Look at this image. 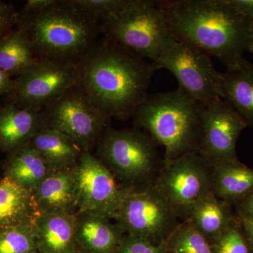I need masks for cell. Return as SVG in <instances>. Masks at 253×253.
<instances>
[{"label":"cell","instance_id":"6da1fadb","mask_svg":"<svg viewBox=\"0 0 253 253\" xmlns=\"http://www.w3.org/2000/svg\"><path fill=\"white\" fill-rule=\"evenodd\" d=\"M79 84L108 118L126 121L147 97L152 63L102 36L77 64Z\"/></svg>","mask_w":253,"mask_h":253},{"label":"cell","instance_id":"7a4b0ae2","mask_svg":"<svg viewBox=\"0 0 253 253\" xmlns=\"http://www.w3.org/2000/svg\"><path fill=\"white\" fill-rule=\"evenodd\" d=\"M178 41L220 60L227 70L244 61L251 21L227 0L157 1Z\"/></svg>","mask_w":253,"mask_h":253},{"label":"cell","instance_id":"3957f363","mask_svg":"<svg viewBox=\"0 0 253 253\" xmlns=\"http://www.w3.org/2000/svg\"><path fill=\"white\" fill-rule=\"evenodd\" d=\"M16 24L38 60L78 64L101 35L100 21L75 0H49L31 12L18 13Z\"/></svg>","mask_w":253,"mask_h":253},{"label":"cell","instance_id":"277c9868","mask_svg":"<svg viewBox=\"0 0 253 253\" xmlns=\"http://www.w3.org/2000/svg\"><path fill=\"white\" fill-rule=\"evenodd\" d=\"M205 107L178 87L148 95L132 118L136 126L164 147V161H172L199 154Z\"/></svg>","mask_w":253,"mask_h":253},{"label":"cell","instance_id":"5b68a950","mask_svg":"<svg viewBox=\"0 0 253 253\" xmlns=\"http://www.w3.org/2000/svg\"><path fill=\"white\" fill-rule=\"evenodd\" d=\"M100 26L102 36L152 63L179 41L157 1L130 0Z\"/></svg>","mask_w":253,"mask_h":253},{"label":"cell","instance_id":"8992f818","mask_svg":"<svg viewBox=\"0 0 253 253\" xmlns=\"http://www.w3.org/2000/svg\"><path fill=\"white\" fill-rule=\"evenodd\" d=\"M96 149L95 156L116 179L129 187L149 182L159 174L164 161L158 152L157 144L139 129L107 127Z\"/></svg>","mask_w":253,"mask_h":253},{"label":"cell","instance_id":"52a82bcc","mask_svg":"<svg viewBox=\"0 0 253 253\" xmlns=\"http://www.w3.org/2000/svg\"><path fill=\"white\" fill-rule=\"evenodd\" d=\"M44 126L66 134L86 152L96 148L107 128L108 118L78 84L42 110Z\"/></svg>","mask_w":253,"mask_h":253},{"label":"cell","instance_id":"ba28073f","mask_svg":"<svg viewBox=\"0 0 253 253\" xmlns=\"http://www.w3.org/2000/svg\"><path fill=\"white\" fill-rule=\"evenodd\" d=\"M179 213L156 185L129 190L115 219L127 235L166 242L179 226Z\"/></svg>","mask_w":253,"mask_h":253},{"label":"cell","instance_id":"9c48e42d","mask_svg":"<svg viewBox=\"0 0 253 253\" xmlns=\"http://www.w3.org/2000/svg\"><path fill=\"white\" fill-rule=\"evenodd\" d=\"M155 70L172 73L179 87L205 106L222 99L221 73L214 68L211 56L196 46L178 41L152 63Z\"/></svg>","mask_w":253,"mask_h":253},{"label":"cell","instance_id":"30bf717a","mask_svg":"<svg viewBox=\"0 0 253 253\" xmlns=\"http://www.w3.org/2000/svg\"><path fill=\"white\" fill-rule=\"evenodd\" d=\"M212 165L199 154L191 153L163 161L155 184L175 208L187 216L200 201L212 194Z\"/></svg>","mask_w":253,"mask_h":253},{"label":"cell","instance_id":"8fae6325","mask_svg":"<svg viewBox=\"0 0 253 253\" xmlns=\"http://www.w3.org/2000/svg\"><path fill=\"white\" fill-rule=\"evenodd\" d=\"M79 84L77 64L38 60L17 76L9 93V101L42 111L70 88Z\"/></svg>","mask_w":253,"mask_h":253},{"label":"cell","instance_id":"7c38bea8","mask_svg":"<svg viewBox=\"0 0 253 253\" xmlns=\"http://www.w3.org/2000/svg\"><path fill=\"white\" fill-rule=\"evenodd\" d=\"M73 169L78 188L76 215L94 213L115 219L131 189L120 187L111 171L90 152L84 151Z\"/></svg>","mask_w":253,"mask_h":253},{"label":"cell","instance_id":"4fadbf2b","mask_svg":"<svg viewBox=\"0 0 253 253\" xmlns=\"http://www.w3.org/2000/svg\"><path fill=\"white\" fill-rule=\"evenodd\" d=\"M247 125L223 99L205 107L199 154L210 164L238 160L236 144Z\"/></svg>","mask_w":253,"mask_h":253},{"label":"cell","instance_id":"5bb4252c","mask_svg":"<svg viewBox=\"0 0 253 253\" xmlns=\"http://www.w3.org/2000/svg\"><path fill=\"white\" fill-rule=\"evenodd\" d=\"M43 126L42 111L9 101L0 107V149L13 154L27 145Z\"/></svg>","mask_w":253,"mask_h":253},{"label":"cell","instance_id":"9a60e30c","mask_svg":"<svg viewBox=\"0 0 253 253\" xmlns=\"http://www.w3.org/2000/svg\"><path fill=\"white\" fill-rule=\"evenodd\" d=\"M77 215L72 213L41 214L33 223L39 253H79L76 241Z\"/></svg>","mask_w":253,"mask_h":253},{"label":"cell","instance_id":"2e32d148","mask_svg":"<svg viewBox=\"0 0 253 253\" xmlns=\"http://www.w3.org/2000/svg\"><path fill=\"white\" fill-rule=\"evenodd\" d=\"M40 214L72 213L78 206V188L74 169L53 171L33 193Z\"/></svg>","mask_w":253,"mask_h":253},{"label":"cell","instance_id":"e0dca14e","mask_svg":"<svg viewBox=\"0 0 253 253\" xmlns=\"http://www.w3.org/2000/svg\"><path fill=\"white\" fill-rule=\"evenodd\" d=\"M124 231L110 218L94 213L77 215L76 241L79 253H115Z\"/></svg>","mask_w":253,"mask_h":253},{"label":"cell","instance_id":"ac0fdd59","mask_svg":"<svg viewBox=\"0 0 253 253\" xmlns=\"http://www.w3.org/2000/svg\"><path fill=\"white\" fill-rule=\"evenodd\" d=\"M28 144L52 171L73 169L84 151L66 134L43 126Z\"/></svg>","mask_w":253,"mask_h":253},{"label":"cell","instance_id":"d6986e66","mask_svg":"<svg viewBox=\"0 0 253 253\" xmlns=\"http://www.w3.org/2000/svg\"><path fill=\"white\" fill-rule=\"evenodd\" d=\"M39 215L31 192L7 176L0 179V230L33 224Z\"/></svg>","mask_w":253,"mask_h":253},{"label":"cell","instance_id":"ffe728a7","mask_svg":"<svg viewBox=\"0 0 253 253\" xmlns=\"http://www.w3.org/2000/svg\"><path fill=\"white\" fill-rule=\"evenodd\" d=\"M212 194L231 205L253 191V168L238 160L213 165Z\"/></svg>","mask_w":253,"mask_h":253},{"label":"cell","instance_id":"44dd1931","mask_svg":"<svg viewBox=\"0 0 253 253\" xmlns=\"http://www.w3.org/2000/svg\"><path fill=\"white\" fill-rule=\"evenodd\" d=\"M222 99L253 128V63L244 59L239 68L221 73Z\"/></svg>","mask_w":253,"mask_h":253},{"label":"cell","instance_id":"7402d4cb","mask_svg":"<svg viewBox=\"0 0 253 253\" xmlns=\"http://www.w3.org/2000/svg\"><path fill=\"white\" fill-rule=\"evenodd\" d=\"M232 205L212 194L197 203L186 216V221L212 243L232 224Z\"/></svg>","mask_w":253,"mask_h":253},{"label":"cell","instance_id":"603a6c76","mask_svg":"<svg viewBox=\"0 0 253 253\" xmlns=\"http://www.w3.org/2000/svg\"><path fill=\"white\" fill-rule=\"evenodd\" d=\"M10 155L5 175L32 194L42 181L53 172L28 144Z\"/></svg>","mask_w":253,"mask_h":253},{"label":"cell","instance_id":"cb8c5ba5","mask_svg":"<svg viewBox=\"0 0 253 253\" xmlns=\"http://www.w3.org/2000/svg\"><path fill=\"white\" fill-rule=\"evenodd\" d=\"M37 61L31 43L19 28L0 38V68L11 77L19 76Z\"/></svg>","mask_w":253,"mask_h":253},{"label":"cell","instance_id":"d4e9b609","mask_svg":"<svg viewBox=\"0 0 253 253\" xmlns=\"http://www.w3.org/2000/svg\"><path fill=\"white\" fill-rule=\"evenodd\" d=\"M167 244L171 253H213L209 241L188 221L179 224Z\"/></svg>","mask_w":253,"mask_h":253},{"label":"cell","instance_id":"484cf974","mask_svg":"<svg viewBox=\"0 0 253 253\" xmlns=\"http://www.w3.org/2000/svg\"><path fill=\"white\" fill-rule=\"evenodd\" d=\"M37 251L33 224L0 230V253H31Z\"/></svg>","mask_w":253,"mask_h":253},{"label":"cell","instance_id":"4316f807","mask_svg":"<svg viewBox=\"0 0 253 253\" xmlns=\"http://www.w3.org/2000/svg\"><path fill=\"white\" fill-rule=\"evenodd\" d=\"M211 246L213 253H253L241 224L238 225L235 221L211 243Z\"/></svg>","mask_w":253,"mask_h":253},{"label":"cell","instance_id":"83f0119b","mask_svg":"<svg viewBox=\"0 0 253 253\" xmlns=\"http://www.w3.org/2000/svg\"><path fill=\"white\" fill-rule=\"evenodd\" d=\"M83 9L99 21L122 11L130 0H75Z\"/></svg>","mask_w":253,"mask_h":253},{"label":"cell","instance_id":"f1b7e54d","mask_svg":"<svg viewBox=\"0 0 253 253\" xmlns=\"http://www.w3.org/2000/svg\"><path fill=\"white\" fill-rule=\"evenodd\" d=\"M115 253H171L167 241L154 244L136 236H125Z\"/></svg>","mask_w":253,"mask_h":253},{"label":"cell","instance_id":"f546056e","mask_svg":"<svg viewBox=\"0 0 253 253\" xmlns=\"http://www.w3.org/2000/svg\"><path fill=\"white\" fill-rule=\"evenodd\" d=\"M18 13L12 5L0 0V38L11 31V27L17 23Z\"/></svg>","mask_w":253,"mask_h":253},{"label":"cell","instance_id":"4dcf8cb0","mask_svg":"<svg viewBox=\"0 0 253 253\" xmlns=\"http://www.w3.org/2000/svg\"><path fill=\"white\" fill-rule=\"evenodd\" d=\"M236 12L243 17L253 19V0H227Z\"/></svg>","mask_w":253,"mask_h":253},{"label":"cell","instance_id":"1f68e13d","mask_svg":"<svg viewBox=\"0 0 253 253\" xmlns=\"http://www.w3.org/2000/svg\"><path fill=\"white\" fill-rule=\"evenodd\" d=\"M239 218L253 219V191L236 204Z\"/></svg>","mask_w":253,"mask_h":253},{"label":"cell","instance_id":"d6a6232c","mask_svg":"<svg viewBox=\"0 0 253 253\" xmlns=\"http://www.w3.org/2000/svg\"><path fill=\"white\" fill-rule=\"evenodd\" d=\"M14 80L0 68V95L9 94L14 87Z\"/></svg>","mask_w":253,"mask_h":253},{"label":"cell","instance_id":"836d02e7","mask_svg":"<svg viewBox=\"0 0 253 253\" xmlns=\"http://www.w3.org/2000/svg\"><path fill=\"white\" fill-rule=\"evenodd\" d=\"M239 223L253 250V219L239 218Z\"/></svg>","mask_w":253,"mask_h":253},{"label":"cell","instance_id":"e575fe53","mask_svg":"<svg viewBox=\"0 0 253 253\" xmlns=\"http://www.w3.org/2000/svg\"><path fill=\"white\" fill-rule=\"evenodd\" d=\"M49 0H28L23 6L19 14H27L44 6L49 2Z\"/></svg>","mask_w":253,"mask_h":253},{"label":"cell","instance_id":"d590c367","mask_svg":"<svg viewBox=\"0 0 253 253\" xmlns=\"http://www.w3.org/2000/svg\"><path fill=\"white\" fill-rule=\"evenodd\" d=\"M246 51H250L253 54V19L250 23L249 39H248Z\"/></svg>","mask_w":253,"mask_h":253},{"label":"cell","instance_id":"8d00e7d4","mask_svg":"<svg viewBox=\"0 0 253 253\" xmlns=\"http://www.w3.org/2000/svg\"><path fill=\"white\" fill-rule=\"evenodd\" d=\"M31 253H38V251H34V252H33Z\"/></svg>","mask_w":253,"mask_h":253}]
</instances>
